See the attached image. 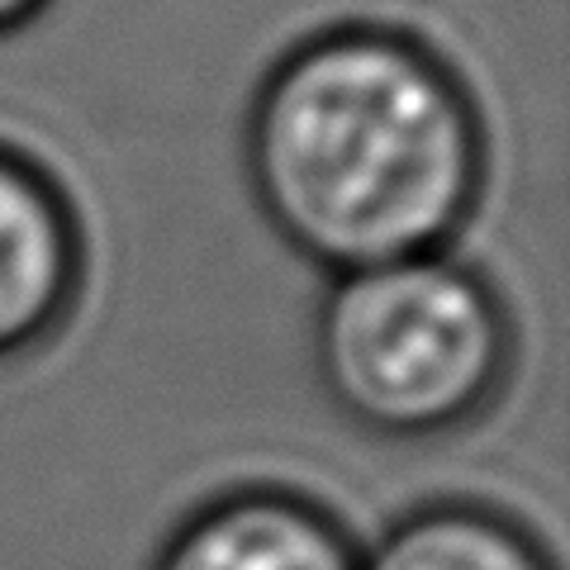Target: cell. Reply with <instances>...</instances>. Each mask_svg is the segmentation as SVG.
<instances>
[{
    "label": "cell",
    "instance_id": "3",
    "mask_svg": "<svg viewBox=\"0 0 570 570\" xmlns=\"http://www.w3.org/2000/svg\"><path fill=\"white\" fill-rule=\"evenodd\" d=\"M86 234L43 163L0 142V362L48 347L77 314Z\"/></svg>",
    "mask_w": 570,
    "mask_h": 570
},
{
    "label": "cell",
    "instance_id": "4",
    "mask_svg": "<svg viewBox=\"0 0 570 570\" xmlns=\"http://www.w3.org/2000/svg\"><path fill=\"white\" fill-rule=\"evenodd\" d=\"M148 570H362V547L314 494L234 485L195 504Z\"/></svg>",
    "mask_w": 570,
    "mask_h": 570
},
{
    "label": "cell",
    "instance_id": "2",
    "mask_svg": "<svg viewBox=\"0 0 570 570\" xmlns=\"http://www.w3.org/2000/svg\"><path fill=\"white\" fill-rule=\"evenodd\" d=\"M513 318L485 272L452 253L328 276L309 356L352 428L428 442L475 423L513 371Z\"/></svg>",
    "mask_w": 570,
    "mask_h": 570
},
{
    "label": "cell",
    "instance_id": "6",
    "mask_svg": "<svg viewBox=\"0 0 570 570\" xmlns=\"http://www.w3.org/2000/svg\"><path fill=\"white\" fill-rule=\"evenodd\" d=\"M43 10H48V0H0V39H10V33L33 24Z\"/></svg>",
    "mask_w": 570,
    "mask_h": 570
},
{
    "label": "cell",
    "instance_id": "1",
    "mask_svg": "<svg viewBox=\"0 0 570 570\" xmlns=\"http://www.w3.org/2000/svg\"><path fill=\"white\" fill-rule=\"evenodd\" d=\"M272 234L324 276L448 253L490 176L466 81L414 33L337 24L266 67L243 129Z\"/></svg>",
    "mask_w": 570,
    "mask_h": 570
},
{
    "label": "cell",
    "instance_id": "5",
    "mask_svg": "<svg viewBox=\"0 0 570 570\" xmlns=\"http://www.w3.org/2000/svg\"><path fill=\"white\" fill-rule=\"evenodd\" d=\"M362 570H557L532 532L475 499H428L381 528Z\"/></svg>",
    "mask_w": 570,
    "mask_h": 570
}]
</instances>
